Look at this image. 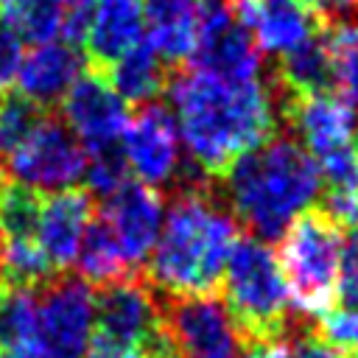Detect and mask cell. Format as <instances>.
<instances>
[{
	"mask_svg": "<svg viewBox=\"0 0 358 358\" xmlns=\"http://www.w3.org/2000/svg\"><path fill=\"white\" fill-rule=\"evenodd\" d=\"M165 92L176 109L187 159L215 182L241 154L280 131L271 84L260 78L227 81L204 70H173Z\"/></svg>",
	"mask_w": 358,
	"mask_h": 358,
	"instance_id": "1",
	"label": "cell"
},
{
	"mask_svg": "<svg viewBox=\"0 0 358 358\" xmlns=\"http://www.w3.org/2000/svg\"><path fill=\"white\" fill-rule=\"evenodd\" d=\"M238 238L241 224L218 199L215 179L176 187L151 249L145 282L157 294H215Z\"/></svg>",
	"mask_w": 358,
	"mask_h": 358,
	"instance_id": "2",
	"label": "cell"
},
{
	"mask_svg": "<svg viewBox=\"0 0 358 358\" xmlns=\"http://www.w3.org/2000/svg\"><path fill=\"white\" fill-rule=\"evenodd\" d=\"M227 207L257 241H280L291 221L322 196L316 159L294 134H274L241 154L218 179Z\"/></svg>",
	"mask_w": 358,
	"mask_h": 358,
	"instance_id": "3",
	"label": "cell"
},
{
	"mask_svg": "<svg viewBox=\"0 0 358 358\" xmlns=\"http://www.w3.org/2000/svg\"><path fill=\"white\" fill-rule=\"evenodd\" d=\"M221 285L224 302L246 341H282L296 324L277 255L255 235H241L235 241Z\"/></svg>",
	"mask_w": 358,
	"mask_h": 358,
	"instance_id": "4",
	"label": "cell"
},
{
	"mask_svg": "<svg viewBox=\"0 0 358 358\" xmlns=\"http://www.w3.org/2000/svg\"><path fill=\"white\" fill-rule=\"evenodd\" d=\"M341 229L322 207H308L280 238L277 263L288 282L291 305L308 319L338 305Z\"/></svg>",
	"mask_w": 358,
	"mask_h": 358,
	"instance_id": "5",
	"label": "cell"
},
{
	"mask_svg": "<svg viewBox=\"0 0 358 358\" xmlns=\"http://www.w3.org/2000/svg\"><path fill=\"white\" fill-rule=\"evenodd\" d=\"M162 330L179 358H238L249 344L215 294H157Z\"/></svg>",
	"mask_w": 358,
	"mask_h": 358,
	"instance_id": "6",
	"label": "cell"
},
{
	"mask_svg": "<svg viewBox=\"0 0 358 358\" xmlns=\"http://www.w3.org/2000/svg\"><path fill=\"white\" fill-rule=\"evenodd\" d=\"M36 299V350L42 358H87L95 294L81 277L56 274Z\"/></svg>",
	"mask_w": 358,
	"mask_h": 358,
	"instance_id": "7",
	"label": "cell"
},
{
	"mask_svg": "<svg viewBox=\"0 0 358 358\" xmlns=\"http://www.w3.org/2000/svg\"><path fill=\"white\" fill-rule=\"evenodd\" d=\"M87 151L76 131L56 115H45L36 129L8 154V171L34 190H64L84 179Z\"/></svg>",
	"mask_w": 358,
	"mask_h": 358,
	"instance_id": "8",
	"label": "cell"
},
{
	"mask_svg": "<svg viewBox=\"0 0 358 358\" xmlns=\"http://www.w3.org/2000/svg\"><path fill=\"white\" fill-rule=\"evenodd\" d=\"M190 56L196 70L227 81L257 78L263 64V53L252 31L241 22L232 0H201L196 45Z\"/></svg>",
	"mask_w": 358,
	"mask_h": 358,
	"instance_id": "9",
	"label": "cell"
},
{
	"mask_svg": "<svg viewBox=\"0 0 358 358\" xmlns=\"http://www.w3.org/2000/svg\"><path fill=\"white\" fill-rule=\"evenodd\" d=\"M280 120L288 123L302 148L322 159L324 154L355 143L358 134V106L341 98L338 92L319 95H288L271 84Z\"/></svg>",
	"mask_w": 358,
	"mask_h": 358,
	"instance_id": "10",
	"label": "cell"
},
{
	"mask_svg": "<svg viewBox=\"0 0 358 358\" xmlns=\"http://www.w3.org/2000/svg\"><path fill=\"white\" fill-rule=\"evenodd\" d=\"M120 148L126 165L137 173V179L148 187L165 190L176 179L182 148H179V129L173 112L159 103H143L131 117L120 137Z\"/></svg>",
	"mask_w": 358,
	"mask_h": 358,
	"instance_id": "11",
	"label": "cell"
},
{
	"mask_svg": "<svg viewBox=\"0 0 358 358\" xmlns=\"http://www.w3.org/2000/svg\"><path fill=\"white\" fill-rule=\"evenodd\" d=\"M95 322L101 336L143 350L162 330L157 291L143 274H126L101 285L95 294Z\"/></svg>",
	"mask_w": 358,
	"mask_h": 358,
	"instance_id": "12",
	"label": "cell"
},
{
	"mask_svg": "<svg viewBox=\"0 0 358 358\" xmlns=\"http://www.w3.org/2000/svg\"><path fill=\"white\" fill-rule=\"evenodd\" d=\"M129 117V103L112 90V84L101 73L90 67L73 81L62 101V120L76 131L84 148L120 143Z\"/></svg>",
	"mask_w": 358,
	"mask_h": 358,
	"instance_id": "13",
	"label": "cell"
},
{
	"mask_svg": "<svg viewBox=\"0 0 358 358\" xmlns=\"http://www.w3.org/2000/svg\"><path fill=\"white\" fill-rule=\"evenodd\" d=\"M103 218L112 227L129 266H143L157 243L165 218V193L143 182H123L103 199Z\"/></svg>",
	"mask_w": 358,
	"mask_h": 358,
	"instance_id": "14",
	"label": "cell"
},
{
	"mask_svg": "<svg viewBox=\"0 0 358 358\" xmlns=\"http://www.w3.org/2000/svg\"><path fill=\"white\" fill-rule=\"evenodd\" d=\"M95 215V196L87 187L53 190L39 204L34 241L56 271H64L78 252L81 235Z\"/></svg>",
	"mask_w": 358,
	"mask_h": 358,
	"instance_id": "15",
	"label": "cell"
},
{
	"mask_svg": "<svg viewBox=\"0 0 358 358\" xmlns=\"http://www.w3.org/2000/svg\"><path fill=\"white\" fill-rule=\"evenodd\" d=\"M235 11L252 31L260 53L271 56H282L324 31L305 0H235Z\"/></svg>",
	"mask_w": 358,
	"mask_h": 358,
	"instance_id": "16",
	"label": "cell"
},
{
	"mask_svg": "<svg viewBox=\"0 0 358 358\" xmlns=\"http://www.w3.org/2000/svg\"><path fill=\"white\" fill-rule=\"evenodd\" d=\"M145 39L143 3L140 0H95L84 50L90 70L106 73L120 56Z\"/></svg>",
	"mask_w": 358,
	"mask_h": 358,
	"instance_id": "17",
	"label": "cell"
},
{
	"mask_svg": "<svg viewBox=\"0 0 358 358\" xmlns=\"http://www.w3.org/2000/svg\"><path fill=\"white\" fill-rule=\"evenodd\" d=\"M84 59L70 42H42L36 45L17 70V87L20 95L31 98L42 109L59 103L73 81L81 76Z\"/></svg>",
	"mask_w": 358,
	"mask_h": 358,
	"instance_id": "18",
	"label": "cell"
},
{
	"mask_svg": "<svg viewBox=\"0 0 358 358\" xmlns=\"http://www.w3.org/2000/svg\"><path fill=\"white\" fill-rule=\"evenodd\" d=\"M140 3H143V22L148 31L145 42L171 70H176L193 53L201 0H140Z\"/></svg>",
	"mask_w": 358,
	"mask_h": 358,
	"instance_id": "19",
	"label": "cell"
},
{
	"mask_svg": "<svg viewBox=\"0 0 358 358\" xmlns=\"http://www.w3.org/2000/svg\"><path fill=\"white\" fill-rule=\"evenodd\" d=\"M271 84L288 95H319L336 92L333 59L324 31L308 36L302 45L280 56V64L271 76Z\"/></svg>",
	"mask_w": 358,
	"mask_h": 358,
	"instance_id": "20",
	"label": "cell"
},
{
	"mask_svg": "<svg viewBox=\"0 0 358 358\" xmlns=\"http://www.w3.org/2000/svg\"><path fill=\"white\" fill-rule=\"evenodd\" d=\"M171 67L157 56V50L143 39L137 48H131L126 56H120L106 73L103 78L112 84V90L131 106H143L151 103L154 98H159L168 87L171 78Z\"/></svg>",
	"mask_w": 358,
	"mask_h": 358,
	"instance_id": "21",
	"label": "cell"
},
{
	"mask_svg": "<svg viewBox=\"0 0 358 358\" xmlns=\"http://www.w3.org/2000/svg\"><path fill=\"white\" fill-rule=\"evenodd\" d=\"M73 263L78 266L81 280L92 282L98 288L131 274V266H129V260H126V255H123V249H120V243H117V238H115V232L103 215L98 221H90V227L84 229Z\"/></svg>",
	"mask_w": 358,
	"mask_h": 358,
	"instance_id": "22",
	"label": "cell"
},
{
	"mask_svg": "<svg viewBox=\"0 0 358 358\" xmlns=\"http://www.w3.org/2000/svg\"><path fill=\"white\" fill-rule=\"evenodd\" d=\"M59 271L34 238H0V280L6 288H42Z\"/></svg>",
	"mask_w": 358,
	"mask_h": 358,
	"instance_id": "23",
	"label": "cell"
},
{
	"mask_svg": "<svg viewBox=\"0 0 358 358\" xmlns=\"http://www.w3.org/2000/svg\"><path fill=\"white\" fill-rule=\"evenodd\" d=\"M62 20L59 0H0V22L22 42H53L62 34Z\"/></svg>",
	"mask_w": 358,
	"mask_h": 358,
	"instance_id": "24",
	"label": "cell"
},
{
	"mask_svg": "<svg viewBox=\"0 0 358 358\" xmlns=\"http://www.w3.org/2000/svg\"><path fill=\"white\" fill-rule=\"evenodd\" d=\"M36 347V291L6 288L0 302V352Z\"/></svg>",
	"mask_w": 358,
	"mask_h": 358,
	"instance_id": "25",
	"label": "cell"
},
{
	"mask_svg": "<svg viewBox=\"0 0 358 358\" xmlns=\"http://www.w3.org/2000/svg\"><path fill=\"white\" fill-rule=\"evenodd\" d=\"M324 36L333 59L336 92L358 106V20L327 28Z\"/></svg>",
	"mask_w": 358,
	"mask_h": 358,
	"instance_id": "26",
	"label": "cell"
},
{
	"mask_svg": "<svg viewBox=\"0 0 358 358\" xmlns=\"http://www.w3.org/2000/svg\"><path fill=\"white\" fill-rule=\"evenodd\" d=\"M39 204L42 193L8 182L6 190L0 193V238H34L36 218H39Z\"/></svg>",
	"mask_w": 358,
	"mask_h": 358,
	"instance_id": "27",
	"label": "cell"
},
{
	"mask_svg": "<svg viewBox=\"0 0 358 358\" xmlns=\"http://www.w3.org/2000/svg\"><path fill=\"white\" fill-rule=\"evenodd\" d=\"M48 115L39 103L20 92H3L0 95V154H11Z\"/></svg>",
	"mask_w": 358,
	"mask_h": 358,
	"instance_id": "28",
	"label": "cell"
},
{
	"mask_svg": "<svg viewBox=\"0 0 358 358\" xmlns=\"http://www.w3.org/2000/svg\"><path fill=\"white\" fill-rule=\"evenodd\" d=\"M87 151V165H84V179H87V190L92 196H112L123 182H129V165L123 157L120 143H109V145H95V148H84Z\"/></svg>",
	"mask_w": 358,
	"mask_h": 358,
	"instance_id": "29",
	"label": "cell"
},
{
	"mask_svg": "<svg viewBox=\"0 0 358 358\" xmlns=\"http://www.w3.org/2000/svg\"><path fill=\"white\" fill-rule=\"evenodd\" d=\"M327 190H358V140L316 159Z\"/></svg>",
	"mask_w": 358,
	"mask_h": 358,
	"instance_id": "30",
	"label": "cell"
},
{
	"mask_svg": "<svg viewBox=\"0 0 358 358\" xmlns=\"http://www.w3.org/2000/svg\"><path fill=\"white\" fill-rule=\"evenodd\" d=\"M282 341H285V358H358L355 352H347V350H338V347L327 344L313 330L310 319L296 322Z\"/></svg>",
	"mask_w": 358,
	"mask_h": 358,
	"instance_id": "31",
	"label": "cell"
},
{
	"mask_svg": "<svg viewBox=\"0 0 358 358\" xmlns=\"http://www.w3.org/2000/svg\"><path fill=\"white\" fill-rule=\"evenodd\" d=\"M313 330L327 344H333L338 350H347V352H355V344H358V313L350 310V308L333 305L330 310L316 316Z\"/></svg>",
	"mask_w": 358,
	"mask_h": 358,
	"instance_id": "32",
	"label": "cell"
},
{
	"mask_svg": "<svg viewBox=\"0 0 358 358\" xmlns=\"http://www.w3.org/2000/svg\"><path fill=\"white\" fill-rule=\"evenodd\" d=\"M338 305L358 313V227H350L341 243L338 266Z\"/></svg>",
	"mask_w": 358,
	"mask_h": 358,
	"instance_id": "33",
	"label": "cell"
},
{
	"mask_svg": "<svg viewBox=\"0 0 358 358\" xmlns=\"http://www.w3.org/2000/svg\"><path fill=\"white\" fill-rule=\"evenodd\" d=\"M20 62H22V39L0 22V95L17 78Z\"/></svg>",
	"mask_w": 358,
	"mask_h": 358,
	"instance_id": "34",
	"label": "cell"
},
{
	"mask_svg": "<svg viewBox=\"0 0 358 358\" xmlns=\"http://www.w3.org/2000/svg\"><path fill=\"white\" fill-rule=\"evenodd\" d=\"M305 6L313 11L324 31L341 22H352L358 17V0H305Z\"/></svg>",
	"mask_w": 358,
	"mask_h": 358,
	"instance_id": "35",
	"label": "cell"
},
{
	"mask_svg": "<svg viewBox=\"0 0 358 358\" xmlns=\"http://www.w3.org/2000/svg\"><path fill=\"white\" fill-rule=\"evenodd\" d=\"M87 358H143V350H140V347H131V344L112 341V338H106V336L98 333V336L90 341Z\"/></svg>",
	"mask_w": 358,
	"mask_h": 358,
	"instance_id": "36",
	"label": "cell"
},
{
	"mask_svg": "<svg viewBox=\"0 0 358 358\" xmlns=\"http://www.w3.org/2000/svg\"><path fill=\"white\" fill-rule=\"evenodd\" d=\"M238 358H285V341H249Z\"/></svg>",
	"mask_w": 358,
	"mask_h": 358,
	"instance_id": "37",
	"label": "cell"
},
{
	"mask_svg": "<svg viewBox=\"0 0 358 358\" xmlns=\"http://www.w3.org/2000/svg\"><path fill=\"white\" fill-rule=\"evenodd\" d=\"M64 11H92L95 0H59Z\"/></svg>",
	"mask_w": 358,
	"mask_h": 358,
	"instance_id": "38",
	"label": "cell"
},
{
	"mask_svg": "<svg viewBox=\"0 0 358 358\" xmlns=\"http://www.w3.org/2000/svg\"><path fill=\"white\" fill-rule=\"evenodd\" d=\"M0 358H42L36 347H25V350H3Z\"/></svg>",
	"mask_w": 358,
	"mask_h": 358,
	"instance_id": "39",
	"label": "cell"
},
{
	"mask_svg": "<svg viewBox=\"0 0 358 358\" xmlns=\"http://www.w3.org/2000/svg\"><path fill=\"white\" fill-rule=\"evenodd\" d=\"M6 185H8V168H6V162H3V154H0V193L6 190Z\"/></svg>",
	"mask_w": 358,
	"mask_h": 358,
	"instance_id": "40",
	"label": "cell"
},
{
	"mask_svg": "<svg viewBox=\"0 0 358 358\" xmlns=\"http://www.w3.org/2000/svg\"><path fill=\"white\" fill-rule=\"evenodd\" d=\"M3 294H6V285H3V280H0V302H3Z\"/></svg>",
	"mask_w": 358,
	"mask_h": 358,
	"instance_id": "41",
	"label": "cell"
},
{
	"mask_svg": "<svg viewBox=\"0 0 358 358\" xmlns=\"http://www.w3.org/2000/svg\"><path fill=\"white\" fill-rule=\"evenodd\" d=\"M355 355H358V344H355Z\"/></svg>",
	"mask_w": 358,
	"mask_h": 358,
	"instance_id": "42",
	"label": "cell"
},
{
	"mask_svg": "<svg viewBox=\"0 0 358 358\" xmlns=\"http://www.w3.org/2000/svg\"><path fill=\"white\" fill-rule=\"evenodd\" d=\"M232 3H235V0H232Z\"/></svg>",
	"mask_w": 358,
	"mask_h": 358,
	"instance_id": "43",
	"label": "cell"
}]
</instances>
